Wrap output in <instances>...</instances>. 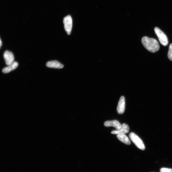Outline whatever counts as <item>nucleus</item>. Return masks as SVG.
Segmentation results:
<instances>
[{
    "label": "nucleus",
    "mask_w": 172,
    "mask_h": 172,
    "mask_svg": "<svg viewBox=\"0 0 172 172\" xmlns=\"http://www.w3.org/2000/svg\"><path fill=\"white\" fill-rule=\"evenodd\" d=\"M142 42L144 47L152 53H156L159 49L158 42L154 38L144 37L142 38Z\"/></svg>",
    "instance_id": "obj_1"
},
{
    "label": "nucleus",
    "mask_w": 172,
    "mask_h": 172,
    "mask_svg": "<svg viewBox=\"0 0 172 172\" xmlns=\"http://www.w3.org/2000/svg\"><path fill=\"white\" fill-rule=\"evenodd\" d=\"M129 137L131 141L135 144L136 147L142 150L145 149L144 144L142 140L134 133L132 132L129 134Z\"/></svg>",
    "instance_id": "obj_2"
},
{
    "label": "nucleus",
    "mask_w": 172,
    "mask_h": 172,
    "mask_svg": "<svg viewBox=\"0 0 172 172\" xmlns=\"http://www.w3.org/2000/svg\"><path fill=\"white\" fill-rule=\"evenodd\" d=\"M154 31L161 44L163 46H167L168 44V40L166 34L157 27L155 28Z\"/></svg>",
    "instance_id": "obj_3"
},
{
    "label": "nucleus",
    "mask_w": 172,
    "mask_h": 172,
    "mask_svg": "<svg viewBox=\"0 0 172 172\" xmlns=\"http://www.w3.org/2000/svg\"><path fill=\"white\" fill-rule=\"evenodd\" d=\"M63 22L65 30L68 35H70L72 27V20L71 16L68 15L65 17L64 19Z\"/></svg>",
    "instance_id": "obj_4"
},
{
    "label": "nucleus",
    "mask_w": 172,
    "mask_h": 172,
    "mask_svg": "<svg viewBox=\"0 0 172 172\" xmlns=\"http://www.w3.org/2000/svg\"><path fill=\"white\" fill-rule=\"evenodd\" d=\"M3 56L5 63L7 65H10L14 62V57L11 52L6 51L5 52Z\"/></svg>",
    "instance_id": "obj_5"
},
{
    "label": "nucleus",
    "mask_w": 172,
    "mask_h": 172,
    "mask_svg": "<svg viewBox=\"0 0 172 172\" xmlns=\"http://www.w3.org/2000/svg\"><path fill=\"white\" fill-rule=\"evenodd\" d=\"M125 107V98L124 96L120 98L117 108V113L119 114H122L124 112Z\"/></svg>",
    "instance_id": "obj_6"
},
{
    "label": "nucleus",
    "mask_w": 172,
    "mask_h": 172,
    "mask_svg": "<svg viewBox=\"0 0 172 172\" xmlns=\"http://www.w3.org/2000/svg\"><path fill=\"white\" fill-rule=\"evenodd\" d=\"M130 130V128L128 125L125 123L122 125L121 128L119 130H116L112 131L111 133L113 134H125L127 133Z\"/></svg>",
    "instance_id": "obj_7"
},
{
    "label": "nucleus",
    "mask_w": 172,
    "mask_h": 172,
    "mask_svg": "<svg viewBox=\"0 0 172 172\" xmlns=\"http://www.w3.org/2000/svg\"><path fill=\"white\" fill-rule=\"evenodd\" d=\"M104 125L106 127H113L117 130H119L122 127V125L118 120H116L106 121L104 123Z\"/></svg>",
    "instance_id": "obj_8"
},
{
    "label": "nucleus",
    "mask_w": 172,
    "mask_h": 172,
    "mask_svg": "<svg viewBox=\"0 0 172 172\" xmlns=\"http://www.w3.org/2000/svg\"><path fill=\"white\" fill-rule=\"evenodd\" d=\"M18 66V64L16 62H14L7 67L3 68L2 70L4 73H7L15 69Z\"/></svg>",
    "instance_id": "obj_9"
},
{
    "label": "nucleus",
    "mask_w": 172,
    "mask_h": 172,
    "mask_svg": "<svg viewBox=\"0 0 172 172\" xmlns=\"http://www.w3.org/2000/svg\"><path fill=\"white\" fill-rule=\"evenodd\" d=\"M46 65L47 67L50 68H62L64 67V65L57 61H51L48 62Z\"/></svg>",
    "instance_id": "obj_10"
},
{
    "label": "nucleus",
    "mask_w": 172,
    "mask_h": 172,
    "mask_svg": "<svg viewBox=\"0 0 172 172\" xmlns=\"http://www.w3.org/2000/svg\"><path fill=\"white\" fill-rule=\"evenodd\" d=\"M117 139L121 142L127 145H130L131 144V142L127 136L125 134L117 135Z\"/></svg>",
    "instance_id": "obj_11"
},
{
    "label": "nucleus",
    "mask_w": 172,
    "mask_h": 172,
    "mask_svg": "<svg viewBox=\"0 0 172 172\" xmlns=\"http://www.w3.org/2000/svg\"><path fill=\"white\" fill-rule=\"evenodd\" d=\"M168 57L169 59L172 61V44H170L169 47Z\"/></svg>",
    "instance_id": "obj_12"
},
{
    "label": "nucleus",
    "mask_w": 172,
    "mask_h": 172,
    "mask_svg": "<svg viewBox=\"0 0 172 172\" xmlns=\"http://www.w3.org/2000/svg\"><path fill=\"white\" fill-rule=\"evenodd\" d=\"M160 172H172V169L163 168L160 169Z\"/></svg>",
    "instance_id": "obj_13"
},
{
    "label": "nucleus",
    "mask_w": 172,
    "mask_h": 172,
    "mask_svg": "<svg viewBox=\"0 0 172 172\" xmlns=\"http://www.w3.org/2000/svg\"><path fill=\"white\" fill-rule=\"evenodd\" d=\"M2 45V42L1 38H0V49H1Z\"/></svg>",
    "instance_id": "obj_14"
}]
</instances>
